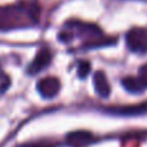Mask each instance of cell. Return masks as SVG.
<instances>
[{
  "instance_id": "1",
  "label": "cell",
  "mask_w": 147,
  "mask_h": 147,
  "mask_svg": "<svg viewBox=\"0 0 147 147\" xmlns=\"http://www.w3.org/2000/svg\"><path fill=\"white\" fill-rule=\"evenodd\" d=\"M40 20V5L36 0H21L0 7V31L21 30L36 26Z\"/></svg>"
},
{
  "instance_id": "2",
  "label": "cell",
  "mask_w": 147,
  "mask_h": 147,
  "mask_svg": "<svg viewBox=\"0 0 147 147\" xmlns=\"http://www.w3.org/2000/svg\"><path fill=\"white\" fill-rule=\"evenodd\" d=\"M74 38L81 39V43L85 48L88 47H99L103 45L105 36L101 32L97 26L89 25V23H83V22H70L67 27L62 31L61 41H70Z\"/></svg>"
},
{
  "instance_id": "3",
  "label": "cell",
  "mask_w": 147,
  "mask_h": 147,
  "mask_svg": "<svg viewBox=\"0 0 147 147\" xmlns=\"http://www.w3.org/2000/svg\"><path fill=\"white\" fill-rule=\"evenodd\" d=\"M127 45L133 52L147 53V28H132L127 34Z\"/></svg>"
},
{
  "instance_id": "4",
  "label": "cell",
  "mask_w": 147,
  "mask_h": 147,
  "mask_svg": "<svg viewBox=\"0 0 147 147\" xmlns=\"http://www.w3.org/2000/svg\"><path fill=\"white\" fill-rule=\"evenodd\" d=\"M38 92L40 93L41 97L44 98H53L58 94L59 89H61V83L57 78H52V76H48V78H44L41 80H39L38 85Z\"/></svg>"
},
{
  "instance_id": "5",
  "label": "cell",
  "mask_w": 147,
  "mask_h": 147,
  "mask_svg": "<svg viewBox=\"0 0 147 147\" xmlns=\"http://www.w3.org/2000/svg\"><path fill=\"white\" fill-rule=\"evenodd\" d=\"M52 61V53L49 52V49L47 48H41L38 52V54L35 56L34 61L31 62V65L28 66L27 72L28 74H38L40 71H43L45 67L49 66Z\"/></svg>"
},
{
  "instance_id": "6",
  "label": "cell",
  "mask_w": 147,
  "mask_h": 147,
  "mask_svg": "<svg viewBox=\"0 0 147 147\" xmlns=\"http://www.w3.org/2000/svg\"><path fill=\"white\" fill-rule=\"evenodd\" d=\"M93 141V136L85 130H76L67 136V142L72 147H84Z\"/></svg>"
},
{
  "instance_id": "7",
  "label": "cell",
  "mask_w": 147,
  "mask_h": 147,
  "mask_svg": "<svg viewBox=\"0 0 147 147\" xmlns=\"http://www.w3.org/2000/svg\"><path fill=\"white\" fill-rule=\"evenodd\" d=\"M93 84H94V89H96V92H97V93H98L101 97L106 98V97L110 96L111 88H110L109 80H107V78H106V75H105V72L97 71L96 74H94Z\"/></svg>"
},
{
  "instance_id": "8",
  "label": "cell",
  "mask_w": 147,
  "mask_h": 147,
  "mask_svg": "<svg viewBox=\"0 0 147 147\" xmlns=\"http://www.w3.org/2000/svg\"><path fill=\"white\" fill-rule=\"evenodd\" d=\"M109 112L117 115H138L147 112V102L146 103L136 105V106H127V107H119V109H110Z\"/></svg>"
},
{
  "instance_id": "9",
  "label": "cell",
  "mask_w": 147,
  "mask_h": 147,
  "mask_svg": "<svg viewBox=\"0 0 147 147\" xmlns=\"http://www.w3.org/2000/svg\"><path fill=\"white\" fill-rule=\"evenodd\" d=\"M123 86H124L128 92H130V93H141V92L146 88L140 79L133 78V76L123 79Z\"/></svg>"
},
{
  "instance_id": "10",
  "label": "cell",
  "mask_w": 147,
  "mask_h": 147,
  "mask_svg": "<svg viewBox=\"0 0 147 147\" xmlns=\"http://www.w3.org/2000/svg\"><path fill=\"white\" fill-rule=\"evenodd\" d=\"M89 71H90V65H89V62H80L78 66V74L80 78H85L86 75L89 74Z\"/></svg>"
},
{
  "instance_id": "11",
  "label": "cell",
  "mask_w": 147,
  "mask_h": 147,
  "mask_svg": "<svg viewBox=\"0 0 147 147\" xmlns=\"http://www.w3.org/2000/svg\"><path fill=\"white\" fill-rule=\"evenodd\" d=\"M138 79L142 81V84L145 86H147V65H143L140 69V75H138Z\"/></svg>"
}]
</instances>
